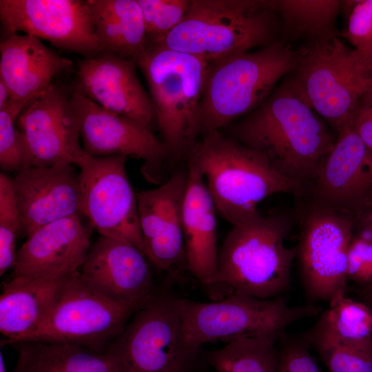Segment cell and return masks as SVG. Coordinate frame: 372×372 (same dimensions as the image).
Instances as JSON below:
<instances>
[{"instance_id":"9c48e42d","label":"cell","mask_w":372,"mask_h":372,"mask_svg":"<svg viewBox=\"0 0 372 372\" xmlns=\"http://www.w3.org/2000/svg\"><path fill=\"white\" fill-rule=\"evenodd\" d=\"M178 307L186 340L200 348L247 338H280L293 323L320 312L312 304L290 306L280 296L260 299L236 293L209 302L179 298Z\"/></svg>"},{"instance_id":"d6986e66","label":"cell","mask_w":372,"mask_h":372,"mask_svg":"<svg viewBox=\"0 0 372 372\" xmlns=\"http://www.w3.org/2000/svg\"><path fill=\"white\" fill-rule=\"evenodd\" d=\"M132 60L107 52L78 63L74 90L103 108L131 118L152 131L156 126L149 94Z\"/></svg>"},{"instance_id":"d4e9b609","label":"cell","mask_w":372,"mask_h":372,"mask_svg":"<svg viewBox=\"0 0 372 372\" xmlns=\"http://www.w3.org/2000/svg\"><path fill=\"white\" fill-rule=\"evenodd\" d=\"M101 52L134 61L147 48V34L137 0H87Z\"/></svg>"},{"instance_id":"484cf974","label":"cell","mask_w":372,"mask_h":372,"mask_svg":"<svg viewBox=\"0 0 372 372\" xmlns=\"http://www.w3.org/2000/svg\"><path fill=\"white\" fill-rule=\"evenodd\" d=\"M16 344L19 355L14 372H121L118 358L109 349L38 341Z\"/></svg>"},{"instance_id":"7402d4cb","label":"cell","mask_w":372,"mask_h":372,"mask_svg":"<svg viewBox=\"0 0 372 372\" xmlns=\"http://www.w3.org/2000/svg\"><path fill=\"white\" fill-rule=\"evenodd\" d=\"M185 163L188 179L183 205V230L187 270L212 300H218L217 209L194 158L189 155Z\"/></svg>"},{"instance_id":"5b68a950","label":"cell","mask_w":372,"mask_h":372,"mask_svg":"<svg viewBox=\"0 0 372 372\" xmlns=\"http://www.w3.org/2000/svg\"><path fill=\"white\" fill-rule=\"evenodd\" d=\"M298 62V52L276 41L209 63L199 109L200 137L257 108Z\"/></svg>"},{"instance_id":"3957f363","label":"cell","mask_w":372,"mask_h":372,"mask_svg":"<svg viewBox=\"0 0 372 372\" xmlns=\"http://www.w3.org/2000/svg\"><path fill=\"white\" fill-rule=\"evenodd\" d=\"M280 29L273 0H189L182 21L147 46L165 47L211 63L278 41Z\"/></svg>"},{"instance_id":"e0dca14e","label":"cell","mask_w":372,"mask_h":372,"mask_svg":"<svg viewBox=\"0 0 372 372\" xmlns=\"http://www.w3.org/2000/svg\"><path fill=\"white\" fill-rule=\"evenodd\" d=\"M187 179L185 164L160 186L136 193L147 258L158 269L173 274L178 269H187L183 230Z\"/></svg>"},{"instance_id":"44dd1931","label":"cell","mask_w":372,"mask_h":372,"mask_svg":"<svg viewBox=\"0 0 372 372\" xmlns=\"http://www.w3.org/2000/svg\"><path fill=\"white\" fill-rule=\"evenodd\" d=\"M17 252L13 277L59 278L80 271L91 247L80 216L43 225L27 236Z\"/></svg>"},{"instance_id":"603a6c76","label":"cell","mask_w":372,"mask_h":372,"mask_svg":"<svg viewBox=\"0 0 372 372\" xmlns=\"http://www.w3.org/2000/svg\"><path fill=\"white\" fill-rule=\"evenodd\" d=\"M72 65L32 35L12 33L4 35L0 43V79L11 99L24 107Z\"/></svg>"},{"instance_id":"e575fe53","label":"cell","mask_w":372,"mask_h":372,"mask_svg":"<svg viewBox=\"0 0 372 372\" xmlns=\"http://www.w3.org/2000/svg\"><path fill=\"white\" fill-rule=\"evenodd\" d=\"M347 276L363 286L372 282V241L358 234H353L348 249Z\"/></svg>"},{"instance_id":"8992f818","label":"cell","mask_w":372,"mask_h":372,"mask_svg":"<svg viewBox=\"0 0 372 372\" xmlns=\"http://www.w3.org/2000/svg\"><path fill=\"white\" fill-rule=\"evenodd\" d=\"M134 63L147 83L168 161H187L200 137L199 109L209 63L159 45L147 46Z\"/></svg>"},{"instance_id":"cb8c5ba5","label":"cell","mask_w":372,"mask_h":372,"mask_svg":"<svg viewBox=\"0 0 372 372\" xmlns=\"http://www.w3.org/2000/svg\"><path fill=\"white\" fill-rule=\"evenodd\" d=\"M63 277H13L4 284L0 296V332L4 337L1 345L14 344L39 327Z\"/></svg>"},{"instance_id":"7c38bea8","label":"cell","mask_w":372,"mask_h":372,"mask_svg":"<svg viewBox=\"0 0 372 372\" xmlns=\"http://www.w3.org/2000/svg\"><path fill=\"white\" fill-rule=\"evenodd\" d=\"M127 160L125 155L87 156L79 167L81 214L101 236L126 240L146 256Z\"/></svg>"},{"instance_id":"f35d334b","label":"cell","mask_w":372,"mask_h":372,"mask_svg":"<svg viewBox=\"0 0 372 372\" xmlns=\"http://www.w3.org/2000/svg\"><path fill=\"white\" fill-rule=\"evenodd\" d=\"M11 100V94L7 85L0 79V110L6 107Z\"/></svg>"},{"instance_id":"60d3db41","label":"cell","mask_w":372,"mask_h":372,"mask_svg":"<svg viewBox=\"0 0 372 372\" xmlns=\"http://www.w3.org/2000/svg\"><path fill=\"white\" fill-rule=\"evenodd\" d=\"M0 372H6L2 354L0 355Z\"/></svg>"},{"instance_id":"4fadbf2b","label":"cell","mask_w":372,"mask_h":372,"mask_svg":"<svg viewBox=\"0 0 372 372\" xmlns=\"http://www.w3.org/2000/svg\"><path fill=\"white\" fill-rule=\"evenodd\" d=\"M70 102L79 120L83 148L88 155H125L142 159V173L147 180L161 183L168 154L152 131L131 118L103 108L75 90Z\"/></svg>"},{"instance_id":"d6a6232c","label":"cell","mask_w":372,"mask_h":372,"mask_svg":"<svg viewBox=\"0 0 372 372\" xmlns=\"http://www.w3.org/2000/svg\"><path fill=\"white\" fill-rule=\"evenodd\" d=\"M147 34V45L169 34L183 19L189 0H137Z\"/></svg>"},{"instance_id":"1f68e13d","label":"cell","mask_w":372,"mask_h":372,"mask_svg":"<svg viewBox=\"0 0 372 372\" xmlns=\"http://www.w3.org/2000/svg\"><path fill=\"white\" fill-rule=\"evenodd\" d=\"M23 231L22 218L13 192L11 178L0 174V276L13 268L16 242Z\"/></svg>"},{"instance_id":"7a4b0ae2","label":"cell","mask_w":372,"mask_h":372,"mask_svg":"<svg viewBox=\"0 0 372 372\" xmlns=\"http://www.w3.org/2000/svg\"><path fill=\"white\" fill-rule=\"evenodd\" d=\"M295 219V211H258L232 225L218 250L216 283L220 299L231 293L269 299L286 291L296 252L285 240Z\"/></svg>"},{"instance_id":"ffe728a7","label":"cell","mask_w":372,"mask_h":372,"mask_svg":"<svg viewBox=\"0 0 372 372\" xmlns=\"http://www.w3.org/2000/svg\"><path fill=\"white\" fill-rule=\"evenodd\" d=\"M11 182L27 236L50 223L81 215L79 176L73 165H29Z\"/></svg>"},{"instance_id":"9a60e30c","label":"cell","mask_w":372,"mask_h":372,"mask_svg":"<svg viewBox=\"0 0 372 372\" xmlns=\"http://www.w3.org/2000/svg\"><path fill=\"white\" fill-rule=\"evenodd\" d=\"M302 198L353 218L372 203V151L349 121L337 132L333 149Z\"/></svg>"},{"instance_id":"52a82bcc","label":"cell","mask_w":372,"mask_h":372,"mask_svg":"<svg viewBox=\"0 0 372 372\" xmlns=\"http://www.w3.org/2000/svg\"><path fill=\"white\" fill-rule=\"evenodd\" d=\"M298 52L297 67L286 81L337 133L372 89V59L335 34L312 40Z\"/></svg>"},{"instance_id":"d590c367","label":"cell","mask_w":372,"mask_h":372,"mask_svg":"<svg viewBox=\"0 0 372 372\" xmlns=\"http://www.w3.org/2000/svg\"><path fill=\"white\" fill-rule=\"evenodd\" d=\"M307 346L304 342H284L279 348L277 372H322Z\"/></svg>"},{"instance_id":"ba28073f","label":"cell","mask_w":372,"mask_h":372,"mask_svg":"<svg viewBox=\"0 0 372 372\" xmlns=\"http://www.w3.org/2000/svg\"><path fill=\"white\" fill-rule=\"evenodd\" d=\"M179 297L156 291L107 349L118 358L121 372H203L209 366L202 348L183 333Z\"/></svg>"},{"instance_id":"f546056e","label":"cell","mask_w":372,"mask_h":372,"mask_svg":"<svg viewBox=\"0 0 372 372\" xmlns=\"http://www.w3.org/2000/svg\"><path fill=\"white\" fill-rule=\"evenodd\" d=\"M329 372H372V340L349 343L340 341L316 324L307 336Z\"/></svg>"},{"instance_id":"5bb4252c","label":"cell","mask_w":372,"mask_h":372,"mask_svg":"<svg viewBox=\"0 0 372 372\" xmlns=\"http://www.w3.org/2000/svg\"><path fill=\"white\" fill-rule=\"evenodd\" d=\"M3 36L23 32L84 58L101 52L87 1L0 0Z\"/></svg>"},{"instance_id":"ab89813d","label":"cell","mask_w":372,"mask_h":372,"mask_svg":"<svg viewBox=\"0 0 372 372\" xmlns=\"http://www.w3.org/2000/svg\"><path fill=\"white\" fill-rule=\"evenodd\" d=\"M361 293L364 298V303L372 309V282L363 286Z\"/></svg>"},{"instance_id":"4316f807","label":"cell","mask_w":372,"mask_h":372,"mask_svg":"<svg viewBox=\"0 0 372 372\" xmlns=\"http://www.w3.org/2000/svg\"><path fill=\"white\" fill-rule=\"evenodd\" d=\"M281 28L291 37L312 40L334 35L335 23L342 7L338 0H273Z\"/></svg>"},{"instance_id":"ac0fdd59","label":"cell","mask_w":372,"mask_h":372,"mask_svg":"<svg viewBox=\"0 0 372 372\" xmlns=\"http://www.w3.org/2000/svg\"><path fill=\"white\" fill-rule=\"evenodd\" d=\"M148 260L129 241L101 236L91 246L80 272L101 293L138 311L157 291Z\"/></svg>"},{"instance_id":"2e32d148","label":"cell","mask_w":372,"mask_h":372,"mask_svg":"<svg viewBox=\"0 0 372 372\" xmlns=\"http://www.w3.org/2000/svg\"><path fill=\"white\" fill-rule=\"evenodd\" d=\"M63 87L52 84L30 101L17 119L26 141L30 165L80 167L88 154L79 142L78 118Z\"/></svg>"},{"instance_id":"74e56055","label":"cell","mask_w":372,"mask_h":372,"mask_svg":"<svg viewBox=\"0 0 372 372\" xmlns=\"http://www.w3.org/2000/svg\"><path fill=\"white\" fill-rule=\"evenodd\" d=\"M354 220L355 228L358 227L360 231L358 235L372 241V203L366 206Z\"/></svg>"},{"instance_id":"83f0119b","label":"cell","mask_w":372,"mask_h":372,"mask_svg":"<svg viewBox=\"0 0 372 372\" xmlns=\"http://www.w3.org/2000/svg\"><path fill=\"white\" fill-rule=\"evenodd\" d=\"M279 338H247L205 352L207 365L216 372H277Z\"/></svg>"},{"instance_id":"f1b7e54d","label":"cell","mask_w":372,"mask_h":372,"mask_svg":"<svg viewBox=\"0 0 372 372\" xmlns=\"http://www.w3.org/2000/svg\"><path fill=\"white\" fill-rule=\"evenodd\" d=\"M331 337L344 342L372 340V309L364 302L340 295L316 324Z\"/></svg>"},{"instance_id":"277c9868","label":"cell","mask_w":372,"mask_h":372,"mask_svg":"<svg viewBox=\"0 0 372 372\" xmlns=\"http://www.w3.org/2000/svg\"><path fill=\"white\" fill-rule=\"evenodd\" d=\"M189 155L203 176L217 211L232 225L255 215L258 205L273 194L298 198L306 194L304 185L282 176L262 156L220 130L201 136Z\"/></svg>"},{"instance_id":"836d02e7","label":"cell","mask_w":372,"mask_h":372,"mask_svg":"<svg viewBox=\"0 0 372 372\" xmlns=\"http://www.w3.org/2000/svg\"><path fill=\"white\" fill-rule=\"evenodd\" d=\"M342 8L347 17L342 36L372 59V0L342 1Z\"/></svg>"},{"instance_id":"6da1fadb","label":"cell","mask_w":372,"mask_h":372,"mask_svg":"<svg viewBox=\"0 0 372 372\" xmlns=\"http://www.w3.org/2000/svg\"><path fill=\"white\" fill-rule=\"evenodd\" d=\"M220 131L262 156L278 174L306 189L337 138V133L287 81L257 108Z\"/></svg>"},{"instance_id":"8d00e7d4","label":"cell","mask_w":372,"mask_h":372,"mask_svg":"<svg viewBox=\"0 0 372 372\" xmlns=\"http://www.w3.org/2000/svg\"><path fill=\"white\" fill-rule=\"evenodd\" d=\"M349 121L364 143L372 151V89L360 97Z\"/></svg>"},{"instance_id":"4dcf8cb0","label":"cell","mask_w":372,"mask_h":372,"mask_svg":"<svg viewBox=\"0 0 372 372\" xmlns=\"http://www.w3.org/2000/svg\"><path fill=\"white\" fill-rule=\"evenodd\" d=\"M24 106L12 99L0 110V167L7 172H18L30 165V152L17 119Z\"/></svg>"},{"instance_id":"30bf717a","label":"cell","mask_w":372,"mask_h":372,"mask_svg":"<svg viewBox=\"0 0 372 372\" xmlns=\"http://www.w3.org/2000/svg\"><path fill=\"white\" fill-rule=\"evenodd\" d=\"M136 311L99 292L79 271L62 278L43 321L16 344L30 341L69 343L104 351L123 332Z\"/></svg>"},{"instance_id":"8fae6325","label":"cell","mask_w":372,"mask_h":372,"mask_svg":"<svg viewBox=\"0 0 372 372\" xmlns=\"http://www.w3.org/2000/svg\"><path fill=\"white\" fill-rule=\"evenodd\" d=\"M296 199L299 234L295 259L302 286L311 300L329 302L346 294L348 249L355 220L304 198Z\"/></svg>"}]
</instances>
